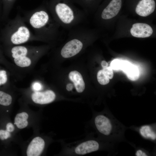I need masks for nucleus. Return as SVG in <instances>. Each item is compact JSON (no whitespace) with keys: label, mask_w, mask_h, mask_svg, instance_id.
<instances>
[{"label":"nucleus","mask_w":156,"mask_h":156,"mask_svg":"<svg viewBox=\"0 0 156 156\" xmlns=\"http://www.w3.org/2000/svg\"><path fill=\"white\" fill-rule=\"evenodd\" d=\"M23 17L40 40L51 42L61 36V27L53 18L49 10L38 8L25 13Z\"/></svg>","instance_id":"1"},{"label":"nucleus","mask_w":156,"mask_h":156,"mask_svg":"<svg viewBox=\"0 0 156 156\" xmlns=\"http://www.w3.org/2000/svg\"><path fill=\"white\" fill-rule=\"evenodd\" d=\"M64 1H57L48 10L61 27L69 30L85 22L87 14Z\"/></svg>","instance_id":"2"},{"label":"nucleus","mask_w":156,"mask_h":156,"mask_svg":"<svg viewBox=\"0 0 156 156\" xmlns=\"http://www.w3.org/2000/svg\"><path fill=\"white\" fill-rule=\"evenodd\" d=\"M90 30L82 25L69 30L68 39L60 51L61 56L64 58L73 57L79 53L92 36Z\"/></svg>","instance_id":"3"},{"label":"nucleus","mask_w":156,"mask_h":156,"mask_svg":"<svg viewBox=\"0 0 156 156\" xmlns=\"http://www.w3.org/2000/svg\"><path fill=\"white\" fill-rule=\"evenodd\" d=\"M25 22L23 17L19 14L10 22L8 36L13 45H20L30 40H40L31 32Z\"/></svg>","instance_id":"4"},{"label":"nucleus","mask_w":156,"mask_h":156,"mask_svg":"<svg viewBox=\"0 0 156 156\" xmlns=\"http://www.w3.org/2000/svg\"><path fill=\"white\" fill-rule=\"evenodd\" d=\"M36 50L34 48L30 49L25 46L18 45L13 46L10 52L15 64L19 67L24 68L31 65V61L29 55Z\"/></svg>","instance_id":"5"},{"label":"nucleus","mask_w":156,"mask_h":156,"mask_svg":"<svg viewBox=\"0 0 156 156\" xmlns=\"http://www.w3.org/2000/svg\"><path fill=\"white\" fill-rule=\"evenodd\" d=\"M45 143L43 138L39 136L34 138L28 145L26 151L27 156H39L44 149Z\"/></svg>","instance_id":"6"},{"label":"nucleus","mask_w":156,"mask_h":156,"mask_svg":"<svg viewBox=\"0 0 156 156\" xmlns=\"http://www.w3.org/2000/svg\"><path fill=\"white\" fill-rule=\"evenodd\" d=\"M56 97L55 93L48 90L44 92L35 91L31 95V98L35 103L43 105L48 104L53 101Z\"/></svg>","instance_id":"7"},{"label":"nucleus","mask_w":156,"mask_h":156,"mask_svg":"<svg viewBox=\"0 0 156 156\" xmlns=\"http://www.w3.org/2000/svg\"><path fill=\"white\" fill-rule=\"evenodd\" d=\"M122 5L121 0H112L102 11L101 17L103 20L113 18L118 13Z\"/></svg>","instance_id":"8"},{"label":"nucleus","mask_w":156,"mask_h":156,"mask_svg":"<svg viewBox=\"0 0 156 156\" xmlns=\"http://www.w3.org/2000/svg\"><path fill=\"white\" fill-rule=\"evenodd\" d=\"M95 126L98 131L101 133L108 135L112 133V125L110 119L103 115L96 116L94 120Z\"/></svg>","instance_id":"9"},{"label":"nucleus","mask_w":156,"mask_h":156,"mask_svg":"<svg viewBox=\"0 0 156 156\" xmlns=\"http://www.w3.org/2000/svg\"><path fill=\"white\" fill-rule=\"evenodd\" d=\"M153 30L148 25L144 23H137L133 24L130 29V33L134 37L145 38L150 36Z\"/></svg>","instance_id":"10"},{"label":"nucleus","mask_w":156,"mask_h":156,"mask_svg":"<svg viewBox=\"0 0 156 156\" xmlns=\"http://www.w3.org/2000/svg\"><path fill=\"white\" fill-rule=\"evenodd\" d=\"M155 3L154 0H141L139 1L135 8V12L138 15L147 16L154 11Z\"/></svg>","instance_id":"11"},{"label":"nucleus","mask_w":156,"mask_h":156,"mask_svg":"<svg viewBox=\"0 0 156 156\" xmlns=\"http://www.w3.org/2000/svg\"><path fill=\"white\" fill-rule=\"evenodd\" d=\"M99 148L98 142L93 140H90L83 142L78 145L75 148L76 153L84 155L97 151Z\"/></svg>","instance_id":"12"},{"label":"nucleus","mask_w":156,"mask_h":156,"mask_svg":"<svg viewBox=\"0 0 156 156\" xmlns=\"http://www.w3.org/2000/svg\"><path fill=\"white\" fill-rule=\"evenodd\" d=\"M68 77L73 82L77 91L82 92L85 88V84L81 73L76 70L73 71L69 73Z\"/></svg>","instance_id":"13"},{"label":"nucleus","mask_w":156,"mask_h":156,"mask_svg":"<svg viewBox=\"0 0 156 156\" xmlns=\"http://www.w3.org/2000/svg\"><path fill=\"white\" fill-rule=\"evenodd\" d=\"M28 113L22 112L17 114L14 120V125L18 129H22L26 127L29 124Z\"/></svg>","instance_id":"14"},{"label":"nucleus","mask_w":156,"mask_h":156,"mask_svg":"<svg viewBox=\"0 0 156 156\" xmlns=\"http://www.w3.org/2000/svg\"><path fill=\"white\" fill-rule=\"evenodd\" d=\"M128 78L132 81H135L138 79L139 73L137 67L131 64L126 70L124 72Z\"/></svg>","instance_id":"15"},{"label":"nucleus","mask_w":156,"mask_h":156,"mask_svg":"<svg viewBox=\"0 0 156 156\" xmlns=\"http://www.w3.org/2000/svg\"><path fill=\"white\" fill-rule=\"evenodd\" d=\"M140 131L141 135L146 138H150L153 140L156 139V133L148 125H144L141 127Z\"/></svg>","instance_id":"16"},{"label":"nucleus","mask_w":156,"mask_h":156,"mask_svg":"<svg viewBox=\"0 0 156 156\" xmlns=\"http://www.w3.org/2000/svg\"><path fill=\"white\" fill-rule=\"evenodd\" d=\"M12 98L11 95L0 90V105L3 106H8L12 103Z\"/></svg>","instance_id":"17"},{"label":"nucleus","mask_w":156,"mask_h":156,"mask_svg":"<svg viewBox=\"0 0 156 156\" xmlns=\"http://www.w3.org/2000/svg\"><path fill=\"white\" fill-rule=\"evenodd\" d=\"M97 77L99 83L102 85L107 84L109 81V79L105 75L102 70L98 72Z\"/></svg>","instance_id":"18"},{"label":"nucleus","mask_w":156,"mask_h":156,"mask_svg":"<svg viewBox=\"0 0 156 156\" xmlns=\"http://www.w3.org/2000/svg\"><path fill=\"white\" fill-rule=\"evenodd\" d=\"M11 133L6 129H0V140L2 141L7 140L10 138Z\"/></svg>","instance_id":"19"},{"label":"nucleus","mask_w":156,"mask_h":156,"mask_svg":"<svg viewBox=\"0 0 156 156\" xmlns=\"http://www.w3.org/2000/svg\"><path fill=\"white\" fill-rule=\"evenodd\" d=\"M121 60L116 59L113 60L111 63V67L112 69L118 70L120 69Z\"/></svg>","instance_id":"20"},{"label":"nucleus","mask_w":156,"mask_h":156,"mask_svg":"<svg viewBox=\"0 0 156 156\" xmlns=\"http://www.w3.org/2000/svg\"><path fill=\"white\" fill-rule=\"evenodd\" d=\"M102 70L105 75L109 79H111L113 78L114 75L113 72V69L110 66H108L103 68Z\"/></svg>","instance_id":"21"},{"label":"nucleus","mask_w":156,"mask_h":156,"mask_svg":"<svg viewBox=\"0 0 156 156\" xmlns=\"http://www.w3.org/2000/svg\"><path fill=\"white\" fill-rule=\"evenodd\" d=\"M8 80L7 76L5 71L3 70H0V80L2 84L5 83Z\"/></svg>","instance_id":"22"},{"label":"nucleus","mask_w":156,"mask_h":156,"mask_svg":"<svg viewBox=\"0 0 156 156\" xmlns=\"http://www.w3.org/2000/svg\"><path fill=\"white\" fill-rule=\"evenodd\" d=\"M14 125L11 122H8L5 126V129L8 131L12 133L15 129Z\"/></svg>","instance_id":"23"},{"label":"nucleus","mask_w":156,"mask_h":156,"mask_svg":"<svg viewBox=\"0 0 156 156\" xmlns=\"http://www.w3.org/2000/svg\"><path fill=\"white\" fill-rule=\"evenodd\" d=\"M42 88L41 84L38 82H35L33 83L32 86L33 89L35 91H38Z\"/></svg>","instance_id":"24"},{"label":"nucleus","mask_w":156,"mask_h":156,"mask_svg":"<svg viewBox=\"0 0 156 156\" xmlns=\"http://www.w3.org/2000/svg\"><path fill=\"white\" fill-rule=\"evenodd\" d=\"M135 155L136 156H147L148 155L144 152L140 150L137 151Z\"/></svg>","instance_id":"25"},{"label":"nucleus","mask_w":156,"mask_h":156,"mask_svg":"<svg viewBox=\"0 0 156 156\" xmlns=\"http://www.w3.org/2000/svg\"><path fill=\"white\" fill-rule=\"evenodd\" d=\"M73 88V86L72 84L69 83L66 86V90L68 91H70L72 90Z\"/></svg>","instance_id":"26"},{"label":"nucleus","mask_w":156,"mask_h":156,"mask_svg":"<svg viewBox=\"0 0 156 156\" xmlns=\"http://www.w3.org/2000/svg\"><path fill=\"white\" fill-rule=\"evenodd\" d=\"M101 64L103 69L105 68L108 66V64L105 61H102Z\"/></svg>","instance_id":"27"},{"label":"nucleus","mask_w":156,"mask_h":156,"mask_svg":"<svg viewBox=\"0 0 156 156\" xmlns=\"http://www.w3.org/2000/svg\"><path fill=\"white\" fill-rule=\"evenodd\" d=\"M85 0H83V1L82 3H83H83L82 4H83H83H84V2H85Z\"/></svg>","instance_id":"28"},{"label":"nucleus","mask_w":156,"mask_h":156,"mask_svg":"<svg viewBox=\"0 0 156 156\" xmlns=\"http://www.w3.org/2000/svg\"><path fill=\"white\" fill-rule=\"evenodd\" d=\"M7 1H13V0H6Z\"/></svg>","instance_id":"29"},{"label":"nucleus","mask_w":156,"mask_h":156,"mask_svg":"<svg viewBox=\"0 0 156 156\" xmlns=\"http://www.w3.org/2000/svg\"><path fill=\"white\" fill-rule=\"evenodd\" d=\"M2 85L1 81L0 80V85Z\"/></svg>","instance_id":"30"}]
</instances>
